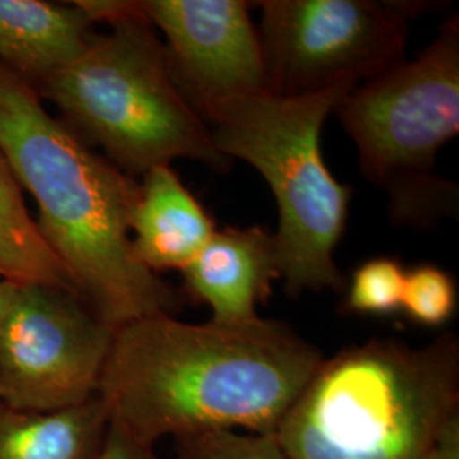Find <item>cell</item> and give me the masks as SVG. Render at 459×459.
<instances>
[{"label":"cell","mask_w":459,"mask_h":459,"mask_svg":"<svg viewBox=\"0 0 459 459\" xmlns=\"http://www.w3.org/2000/svg\"><path fill=\"white\" fill-rule=\"evenodd\" d=\"M184 291L212 308L218 325L244 327L261 320L257 305L279 279L274 237L259 225L214 230L181 271Z\"/></svg>","instance_id":"10"},{"label":"cell","mask_w":459,"mask_h":459,"mask_svg":"<svg viewBox=\"0 0 459 459\" xmlns=\"http://www.w3.org/2000/svg\"><path fill=\"white\" fill-rule=\"evenodd\" d=\"M459 413V341L371 339L322 359L274 432L290 459H417Z\"/></svg>","instance_id":"3"},{"label":"cell","mask_w":459,"mask_h":459,"mask_svg":"<svg viewBox=\"0 0 459 459\" xmlns=\"http://www.w3.org/2000/svg\"><path fill=\"white\" fill-rule=\"evenodd\" d=\"M405 269L394 257H373L352 273L344 310L358 315H394L402 310Z\"/></svg>","instance_id":"16"},{"label":"cell","mask_w":459,"mask_h":459,"mask_svg":"<svg viewBox=\"0 0 459 459\" xmlns=\"http://www.w3.org/2000/svg\"><path fill=\"white\" fill-rule=\"evenodd\" d=\"M366 181L388 196L398 225L429 227L458 212V186L436 172L459 133V17L413 60L351 89L333 109Z\"/></svg>","instance_id":"6"},{"label":"cell","mask_w":459,"mask_h":459,"mask_svg":"<svg viewBox=\"0 0 459 459\" xmlns=\"http://www.w3.org/2000/svg\"><path fill=\"white\" fill-rule=\"evenodd\" d=\"M0 273L14 282L72 288L65 271L28 213L21 187L0 153Z\"/></svg>","instance_id":"14"},{"label":"cell","mask_w":459,"mask_h":459,"mask_svg":"<svg viewBox=\"0 0 459 459\" xmlns=\"http://www.w3.org/2000/svg\"><path fill=\"white\" fill-rule=\"evenodd\" d=\"M267 92L301 98L356 87L405 60L411 21L427 2L263 0Z\"/></svg>","instance_id":"7"},{"label":"cell","mask_w":459,"mask_h":459,"mask_svg":"<svg viewBox=\"0 0 459 459\" xmlns=\"http://www.w3.org/2000/svg\"><path fill=\"white\" fill-rule=\"evenodd\" d=\"M351 89L301 98L248 94L203 115L220 153L252 165L273 191L279 213L273 237L288 296L344 288L333 254L344 237L352 189L325 164L322 132Z\"/></svg>","instance_id":"4"},{"label":"cell","mask_w":459,"mask_h":459,"mask_svg":"<svg viewBox=\"0 0 459 459\" xmlns=\"http://www.w3.org/2000/svg\"><path fill=\"white\" fill-rule=\"evenodd\" d=\"M167 39L178 82L203 116L229 99L267 92L263 45L246 0H140Z\"/></svg>","instance_id":"9"},{"label":"cell","mask_w":459,"mask_h":459,"mask_svg":"<svg viewBox=\"0 0 459 459\" xmlns=\"http://www.w3.org/2000/svg\"><path fill=\"white\" fill-rule=\"evenodd\" d=\"M94 36L74 2L0 0V66L36 91L77 60Z\"/></svg>","instance_id":"12"},{"label":"cell","mask_w":459,"mask_h":459,"mask_svg":"<svg viewBox=\"0 0 459 459\" xmlns=\"http://www.w3.org/2000/svg\"><path fill=\"white\" fill-rule=\"evenodd\" d=\"M0 153L33 196L45 244L74 291L117 330L150 315H174L182 295L133 252L140 184L99 157L49 115L31 83L0 66Z\"/></svg>","instance_id":"2"},{"label":"cell","mask_w":459,"mask_h":459,"mask_svg":"<svg viewBox=\"0 0 459 459\" xmlns=\"http://www.w3.org/2000/svg\"><path fill=\"white\" fill-rule=\"evenodd\" d=\"M0 278H2V273H0Z\"/></svg>","instance_id":"22"},{"label":"cell","mask_w":459,"mask_h":459,"mask_svg":"<svg viewBox=\"0 0 459 459\" xmlns=\"http://www.w3.org/2000/svg\"><path fill=\"white\" fill-rule=\"evenodd\" d=\"M322 359L284 322L227 327L160 313L116 330L98 396L111 426L148 446L206 430L274 434Z\"/></svg>","instance_id":"1"},{"label":"cell","mask_w":459,"mask_h":459,"mask_svg":"<svg viewBox=\"0 0 459 459\" xmlns=\"http://www.w3.org/2000/svg\"><path fill=\"white\" fill-rule=\"evenodd\" d=\"M136 259L152 273L182 271L206 246L214 221L170 165L143 174L132 214Z\"/></svg>","instance_id":"11"},{"label":"cell","mask_w":459,"mask_h":459,"mask_svg":"<svg viewBox=\"0 0 459 459\" xmlns=\"http://www.w3.org/2000/svg\"><path fill=\"white\" fill-rule=\"evenodd\" d=\"M38 92L108 153L126 174H145L176 159L229 170L212 132L186 96L169 55L143 21L94 36L82 55Z\"/></svg>","instance_id":"5"},{"label":"cell","mask_w":459,"mask_h":459,"mask_svg":"<svg viewBox=\"0 0 459 459\" xmlns=\"http://www.w3.org/2000/svg\"><path fill=\"white\" fill-rule=\"evenodd\" d=\"M417 459H459V413L451 417Z\"/></svg>","instance_id":"19"},{"label":"cell","mask_w":459,"mask_h":459,"mask_svg":"<svg viewBox=\"0 0 459 459\" xmlns=\"http://www.w3.org/2000/svg\"><path fill=\"white\" fill-rule=\"evenodd\" d=\"M115 332L74 290L17 282L0 325V402L26 413L89 402L98 394Z\"/></svg>","instance_id":"8"},{"label":"cell","mask_w":459,"mask_h":459,"mask_svg":"<svg viewBox=\"0 0 459 459\" xmlns=\"http://www.w3.org/2000/svg\"><path fill=\"white\" fill-rule=\"evenodd\" d=\"M96 459H157L153 446L140 443L136 439L119 430L117 427L108 429L104 444Z\"/></svg>","instance_id":"18"},{"label":"cell","mask_w":459,"mask_h":459,"mask_svg":"<svg viewBox=\"0 0 459 459\" xmlns=\"http://www.w3.org/2000/svg\"><path fill=\"white\" fill-rule=\"evenodd\" d=\"M4 411H7V409H5V407H4V403H2V402H0V415H2V413H4Z\"/></svg>","instance_id":"21"},{"label":"cell","mask_w":459,"mask_h":459,"mask_svg":"<svg viewBox=\"0 0 459 459\" xmlns=\"http://www.w3.org/2000/svg\"><path fill=\"white\" fill-rule=\"evenodd\" d=\"M17 282L11 279L0 278V325L4 322V316L9 310V305L16 293Z\"/></svg>","instance_id":"20"},{"label":"cell","mask_w":459,"mask_h":459,"mask_svg":"<svg viewBox=\"0 0 459 459\" xmlns=\"http://www.w3.org/2000/svg\"><path fill=\"white\" fill-rule=\"evenodd\" d=\"M109 429L98 394L82 405L51 411H4L0 459H96Z\"/></svg>","instance_id":"13"},{"label":"cell","mask_w":459,"mask_h":459,"mask_svg":"<svg viewBox=\"0 0 459 459\" xmlns=\"http://www.w3.org/2000/svg\"><path fill=\"white\" fill-rule=\"evenodd\" d=\"M402 310L417 325L443 327L458 310L456 279L436 264H419L405 271Z\"/></svg>","instance_id":"15"},{"label":"cell","mask_w":459,"mask_h":459,"mask_svg":"<svg viewBox=\"0 0 459 459\" xmlns=\"http://www.w3.org/2000/svg\"><path fill=\"white\" fill-rule=\"evenodd\" d=\"M174 441V459H290L274 434L206 430Z\"/></svg>","instance_id":"17"}]
</instances>
